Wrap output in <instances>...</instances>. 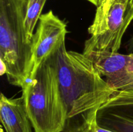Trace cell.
<instances>
[{
  "label": "cell",
  "mask_w": 133,
  "mask_h": 132,
  "mask_svg": "<svg viewBox=\"0 0 133 132\" xmlns=\"http://www.w3.org/2000/svg\"><path fill=\"white\" fill-rule=\"evenodd\" d=\"M57 71L68 113L66 129L92 125L99 109L116 89L102 78L83 53L67 50L63 41L48 57Z\"/></svg>",
  "instance_id": "6da1fadb"
},
{
  "label": "cell",
  "mask_w": 133,
  "mask_h": 132,
  "mask_svg": "<svg viewBox=\"0 0 133 132\" xmlns=\"http://www.w3.org/2000/svg\"><path fill=\"white\" fill-rule=\"evenodd\" d=\"M27 0H0V62L10 84L23 87L33 70L32 41L25 27Z\"/></svg>",
  "instance_id": "7a4b0ae2"
},
{
  "label": "cell",
  "mask_w": 133,
  "mask_h": 132,
  "mask_svg": "<svg viewBox=\"0 0 133 132\" xmlns=\"http://www.w3.org/2000/svg\"><path fill=\"white\" fill-rule=\"evenodd\" d=\"M22 97L35 132H62L68 113L57 71L49 58L32 73L22 87Z\"/></svg>",
  "instance_id": "3957f363"
},
{
  "label": "cell",
  "mask_w": 133,
  "mask_h": 132,
  "mask_svg": "<svg viewBox=\"0 0 133 132\" xmlns=\"http://www.w3.org/2000/svg\"><path fill=\"white\" fill-rule=\"evenodd\" d=\"M133 20L131 0H103L97 6L90 37L84 43L83 54L92 52H118L122 38Z\"/></svg>",
  "instance_id": "277c9868"
},
{
  "label": "cell",
  "mask_w": 133,
  "mask_h": 132,
  "mask_svg": "<svg viewBox=\"0 0 133 132\" xmlns=\"http://www.w3.org/2000/svg\"><path fill=\"white\" fill-rule=\"evenodd\" d=\"M96 123L112 132H133V87L116 90L97 111Z\"/></svg>",
  "instance_id": "5b68a950"
},
{
  "label": "cell",
  "mask_w": 133,
  "mask_h": 132,
  "mask_svg": "<svg viewBox=\"0 0 133 132\" xmlns=\"http://www.w3.org/2000/svg\"><path fill=\"white\" fill-rule=\"evenodd\" d=\"M67 33L66 23L52 10L42 14L36 32L32 38V73L65 41Z\"/></svg>",
  "instance_id": "8992f818"
},
{
  "label": "cell",
  "mask_w": 133,
  "mask_h": 132,
  "mask_svg": "<svg viewBox=\"0 0 133 132\" xmlns=\"http://www.w3.org/2000/svg\"><path fill=\"white\" fill-rule=\"evenodd\" d=\"M0 119L6 132H31V123L23 97L0 98Z\"/></svg>",
  "instance_id": "52a82bcc"
},
{
  "label": "cell",
  "mask_w": 133,
  "mask_h": 132,
  "mask_svg": "<svg viewBox=\"0 0 133 132\" xmlns=\"http://www.w3.org/2000/svg\"><path fill=\"white\" fill-rule=\"evenodd\" d=\"M107 83L122 76L133 64V53L119 54L118 52H92L87 54Z\"/></svg>",
  "instance_id": "ba28073f"
},
{
  "label": "cell",
  "mask_w": 133,
  "mask_h": 132,
  "mask_svg": "<svg viewBox=\"0 0 133 132\" xmlns=\"http://www.w3.org/2000/svg\"><path fill=\"white\" fill-rule=\"evenodd\" d=\"M47 0H27L25 27L29 40L32 41L34 30L42 15V11Z\"/></svg>",
  "instance_id": "9c48e42d"
},
{
  "label": "cell",
  "mask_w": 133,
  "mask_h": 132,
  "mask_svg": "<svg viewBox=\"0 0 133 132\" xmlns=\"http://www.w3.org/2000/svg\"><path fill=\"white\" fill-rule=\"evenodd\" d=\"M126 47H127V50L129 52L133 51V34L131 39L127 41V44H126Z\"/></svg>",
  "instance_id": "30bf717a"
},
{
  "label": "cell",
  "mask_w": 133,
  "mask_h": 132,
  "mask_svg": "<svg viewBox=\"0 0 133 132\" xmlns=\"http://www.w3.org/2000/svg\"><path fill=\"white\" fill-rule=\"evenodd\" d=\"M87 1L93 4L96 6H98L99 5V0H87Z\"/></svg>",
  "instance_id": "8fae6325"
},
{
  "label": "cell",
  "mask_w": 133,
  "mask_h": 132,
  "mask_svg": "<svg viewBox=\"0 0 133 132\" xmlns=\"http://www.w3.org/2000/svg\"><path fill=\"white\" fill-rule=\"evenodd\" d=\"M131 5L133 6V0H131Z\"/></svg>",
  "instance_id": "7c38bea8"
},
{
  "label": "cell",
  "mask_w": 133,
  "mask_h": 132,
  "mask_svg": "<svg viewBox=\"0 0 133 132\" xmlns=\"http://www.w3.org/2000/svg\"><path fill=\"white\" fill-rule=\"evenodd\" d=\"M103 0H99V5L103 2Z\"/></svg>",
  "instance_id": "4fadbf2b"
}]
</instances>
